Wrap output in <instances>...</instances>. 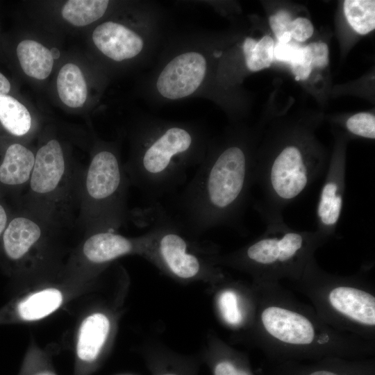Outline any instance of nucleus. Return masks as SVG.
<instances>
[{
	"label": "nucleus",
	"mask_w": 375,
	"mask_h": 375,
	"mask_svg": "<svg viewBox=\"0 0 375 375\" xmlns=\"http://www.w3.org/2000/svg\"><path fill=\"white\" fill-rule=\"evenodd\" d=\"M110 320L102 313H94L81 324L76 353L82 362L92 364L99 357L110 331Z\"/></svg>",
	"instance_id": "obj_16"
},
{
	"label": "nucleus",
	"mask_w": 375,
	"mask_h": 375,
	"mask_svg": "<svg viewBox=\"0 0 375 375\" xmlns=\"http://www.w3.org/2000/svg\"><path fill=\"white\" fill-rule=\"evenodd\" d=\"M344 16L350 26L357 33L366 35L375 28V1L345 0Z\"/></svg>",
	"instance_id": "obj_24"
},
{
	"label": "nucleus",
	"mask_w": 375,
	"mask_h": 375,
	"mask_svg": "<svg viewBox=\"0 0 375 375\" xmlns=\"http://www.w3.org/2000/svg\"><path fill=\"white\" fill-rule=\"evenodd\" d=\"M223 48L215 36L195 32L167 36L147 73V101L161 105L190 98L210 99Z\"/></svg>",
	"instance_id": "obj_4"
},
{
	"label": "nucleus",
	"mask_w": 375,
	"mask_h": 375,
	"mask_svg": "<svg viewBox=\"0 0 375 375\" xmlns=\"http://www.w3.org/2000/svg\"><path fill=\"white\" fill-rule=\"evenodd\" d=\"M167 38L165 14L157 3L148 1L140 3L132 24L108 20L92 35L97 49L117 63H149Z\"/></svg>",
	"instance_id": "obj_9"
},
{
	"label": "nucleus",
	"mask_w": 375,
	"mask_h": 375,
	"mask_svg": "<svg viewBox=\"0 0 375 375\" xmlns=\"http://www.w3.org/2000/svg\"><path fill=\"white\" fill-rule=\"evenodd\" d=\"M161 375H178V374H172V373H167V374H161Z\"/></svg>",
	"instance_id": "obj_35"
},
{
	"label": "nucleus",
	"mask_w": 375,
	"mask_h": 375,
	"mask_svg": "<svg viewBox=\"0 0 375 375\" xmlns=\"http://www.w3.org/2000/svg\"><path fill=\"white\" fill-rule=\"evenodd\" d=\"M56 229L58 228L33 212L14 209L0 238L1 253L8 262H20L49 231Z\"/></svg>",
	"instance_id": "obj_12"
},
{
	"label": "nucleus",
	"mask_w": 375,
	"mask_h": 375,
	"mask_svg": "<svg viewBox=\"0 0 375 375\" xmlns=\"http://www.w3.org/2000/svg\"><path fill=\"white\" fill-rule=\"evenodd\" d=\"M210 138L199 123L147 115L135 128L124 164L131 185L153 201L175 192L202 162Z\"/></svg>",
	"instance_id": "obj_3"
},
{
	"label": "nucleus",
	"mask_w": 375,
	"mask_h": 375,
	"mask_svg": "<svg viewBox=\"0 0 375 375\" xmlns=\"http://www.w3.org/2000/svg\"><path fill=\"white\" fill-rule=\"evenodd\" d=\"M142 217L154 229L145 257L170 275L183 280L223 278L213 261L207 262L190 250V244L178 224L164 208L153 204ZM144 216V215H143Z\"/></svg>",
	"instance_id": "obj_10"
},
{
	"label": "nucleus",
	"mask_w": 375,
	"mask_h": 375,
	"mask_svg": "<svg viewBox=\"0 0 375 375\" xmlns=\"http://www.w3.org/2000/svg\"><path fill=\"white\" fill-rule=\"evenodd\" d=\"M224 349L213 365L214 375H256L246 358L226 348Z\"/></svg>",
	"instance_id": "obj_25"
},
{
	"label": "nucleus",
	"mask_w": 375,
	"mask_h": 375,
	"mask_svg": "<svg viewBox=\"0 0 375 375\" xmlns=\"http://www.w3.org/2000/svg\"><path fill=\"white\" fill-rule=\"evenodd\" d=\"M318 316L331 327L375 342V292L365 275L331 274L313 258L292 283Z\"/></svg>",
	"instance_id": "obj_5"
},
{
	"label": "nucleus",
	"mask_w": 375,
	"mask_h": 375,
	"mask_svg": "<svg viewBox=\"0 0 375 375\" xmlns=\"http://www.w3.org/2000/svg\"><path fill=\"white\" fill-rule=\"evenodd\" d=\"M145 234L131 238L115 231H99L90 234L82 247L85 258L90 262L103 265L128 254L145 256L154 235L152 226Z\"/></svg>",
	"instance_id": "obj_15"
},
{
	"label": "nucleus",
	"mask_w": 375,
	"mask_h": 375,
	"mask_svg": "<svg viewBox=\"0 0 375 375\" xmlns=\"http://www.w3.org/2000/svg\"><path fill=\"white\" fill-rule=\"evenodd\" d=\"M130 185L118 152L114 147L102 146L84 169L76 225L89 235L125 226L131 217L127 202Z\"/></svg>",
	"instance_id": "obj_8"
},
{
	"label": "nucleus",
	"mask_w": 375,
	"mask_h": 375,
	"mask_svg": "<svg viewBox=\"0 0 375 375\" xmlns=\"http://www.w3.org/2000/svg\"><path fill=\"white\" fill-rule=\"evenodd\" d=\"M10 90V83L7 78L0 73V95L7 94Z\"/></svg>",
	"instance_id": "obj_32"
},
{
	"label": "nucleus",
	"mask_w": 375,
	"mask_h": 375,
	"mask_svg": "<svg viewBox=\"0 0 375 375\" xmlns=\"http://www.w3.org/2000/svg\"><path fill=\"white\" fill-rule=\"evenodd\" d=\"M275 42L269 35H264L259 40L246 36L240 46L244 68L256 72L269 67L274 60Z\"/></svg>",
	"instance_id": "obj_21"
},
{
	"label": "nucleus",
	"mask_w": 375,
	"mask_h": 375,
	"mask_svg": "<svg viewBox=\"0 0 375 375\" xmlns=\"http://www.w3.org/2000/svg\"><path fill=\"white\" fill-rule=\"evenodd\" d=\"M261 375H375V358L325 357L306 361L268 362Z\"/></svg>",
	"instance_id": "obj_13"
},
{
	"label": "nucleus",
	"mask_w": 375,
	"mask_h": 375,
	"mask_svg": "<svg viewBox=\"0 0 375 375\" xmlns=\"http://www.w3.org/2000/svg\"><path fill=\"white\" fill-rule=\"evenodd\" d=\"M245 135L210 138L206 155L178 194L169 215L185 235L198 236L219 226H237L253 186L256 155Z\"/></svg>",
	"instance_id": "obj_2"
},
{
	"label": "nucleus",
	"mask_w": 375,
	"mask_h": 375,
	"mask_svg": "<svg viewBox=\"0 0 375 375\" xmlns=\"http://www.w3.org/2000/svg\"><path fill=\"white\" fill-rule=\"evenodd\" d=\"M328 240L316 230L292 229L285 222L267 224L255 240L233 253L216 256L213 260L249 273L257 285L281 284L283 281L293 283Z\"/></svg>",
	"instance_id": "obj_6"
},
{
	"label": "nucleus",
	"mask_w": 375,
	"mask_h": 375,
	"mask_svg": "<svg viewBox=\"0 0 375 375\" xmlns=\"http://www.w3.org/2000/svg\"><path fill=\"white\" fill-rule=\"evenodd\" d=\"M217 302L220 315L228 326L241 328L248 322L251 325L255 310L246 309L244 299L235 289L228 288L222 290Z\"/></svg>",
	"instance_id": "obj_22"
},
{
	"label": "nucleus",
	"mask_w": 375,
	"mask_h": 375,
	"mask_svg": "<svg viewBox=\"0 0 375 375\" xmlns=\"http://www.w3.org/2000/svg\"><path fill=\"white\" fill-rule=\"evenodd\" d=\"M292 21L290 14L283 9L269 17V24L277 41L280 40L285 34L290 33Z\"/></svg>",
	"instance_id": "obj_27"
},
{
	"label": "nucleus",
	"mask_w": 375,
	"mask_h": 375,
	"mask_svg": "<svg viewBox=\"0 0 375 375\" xmlns=\"http://www.w3.org/2000/svg\"><path fill=\"white\" fill-rule=\"evenodd\" d=\"M299 47L291 41L287 43L277 42L274 45V59L290 63Z\"/></svg>",
	"instance_id": "obj_30"
},
{
	"label": "nucleus",
	"mask_w": 375,
	"mask_h": 375,
	"mask_svg": "<svg viewBox=\"0 0 375 375\" xmlns=\"http://www.w3.org/2000/svg\"><path fill=\"white\" fill-rule=\"evenodd\" d=\"M50 52L53 59H58L60 57V51L57 48H51Z\"/></svg>",
	"instance_id": "obj_34"
},
{
	"label": "nucleus",
	"mask_w": 375,
	"mask_h": 375,
	"mask_svg": "<svg viewBox=\"0 0 375 375\" xmlns=\"http://www.w3.org/2000/svg\"><path fill=\"white\" fill-rule=\"evenodd\" d=\"M57 89L60 100L70 108L82 107L87 99V85L80 68L67 63L57 77Z\"/></svg>",
	"instance_id": "obj_18"
},
{
	"label": "nucleus",
	"mask_w": 375,
	"mask_h": 375,
	"mask_svg": "<svg viewBox=\"0 0 375 375\" xmlns=\"http://www.w3.org/2000/svg\"><path fill=\"white\" fill-rule=\"evenodd\" d=\"M83 172L67 161L58 140H49L35 153L28 186L15 209L33 212L58 228L75 226Z\"/></svg>",
	"instance_id": "obj_7"
},
{
	"label": "nucleus",
	"mask_w": 375,
	"mask_h": 375,
	"mask_svg": "<svg viewBox=\"0 0 375 375\" xmlns=\"http://www.w3.org/2000/svg\"><path fill=\"white\" fill-rule=\"evenodd\" d=\"M316 208V231L330 239L340 219L345 193L346 164L340 147L328 164Z\"/></svg>",
	"instance_id": "obj_11"
},
{
	"label": "nucleus",
	"mask_w": 375,
	"mask_h": 375,
	"mask_svg": "<svg viewBox=\"0 0 375 375\" xmlns=\"http://www.w3.org/2000/svg\"><path fill=\"white\" fill-rule=\"evenodd\" d=\"M345 126L355 136L374 140L375 138V117L370 112H358L349 117Z\"/></svg>",
	"instance_id": "obj_26"
},
{
	"label": "nucleus",
	"mask_w": 375,
	"mask_h": 375,
	"mask_svg": "<svg viewBox=\"0 0 375 375\" xmlns=\"http://www.w3.org/2000/svg\"><path fill=\"white\" fill-rule=\"evenodd\" d=\"M35 154L28 147L13 142L0 158V195L16 208L29 184Z\"/></svg>",
	"instance_id": "obj_14"
},
{
	"label": "nucleus",
	"mask_w": 375,
	"mask_h": 375,
	"mask_svg": "<svg viewBox=\"0 0 375 375\" xmlns=\"http://www.w3.org/2000/svg\"><path fill=\"white\" fill-rule=\"evenodd\" d=\"M109 5L108 0H70L62 8V15L70 24L84 26L101 18Z\"/></svg>",
	"instance_id": "obj_23"
},
{
	"label": "nucleus",
	"mask_w": 375,
	"mask_h": 375,
	"mask_svg": "<svg viewBox=\"0 0 375 375\" xmlns=\"http://www.w3.org/2000/svg\"><path fill=\"white\" fill-rule=\"evenodd\" d=\"M314 28L311 22L303 17L292 19L290 33L297 42H303L308 40L313 34Z\"/></svg>",
	"instance_id": "obj_28"
},
{
	"label": "nucleus",
	"mask_w": 375,
	"mask_h": 375,
	"mask_svg": "<svg viewBox=\"0 0 375 375\" xmlns=\"http://www.w3.org/2000/svg\"><path fill=\"white\" fill-rule=\"evenodd\" d=\"M0 123L10 135H26L31 130L32 119L27 108L14 97L0 95Z\"/></svg>",
	"instance_id": "obj_20"
},
{
	"label": "nucleus",
	"mask_w": 375,
	"mask_h": 375,
	"mask_svg": "<svg viewBox=\"0 0 375 375\" xmlns=\"http://www.w3.org/2000/svg\"><path fill=\"white\" fill-rule=\"evenodd\" d=\"M28 375H56L54 372L49 369L35 370Z\"/></svg>",
	"instance_id": "obj_33"
},
{
	"label": "nucleus",
	"mask_w": 375,
	"mask_h": 375,
	"mask_svg": "<svg viewBox=\"0 0 375 375\" xmlns=\"http://www.w3.org/2000/svg\"><path fill=\"white\" fill-rule=\"evenodd\" d=\"M306 47L313 68H324L328 65V47L325 42H311Z\"/></svg>",
	"instance_id": "obj_29"
},
{
	"label": "nucleus",
	"mask_w": 375,
	"mask_h": 375,
	"mask_svg": "<svg viewBox=\"0 0 375 375\" xmlns=\"http://www.w3.org/2000/svg\"><path fill=\"white\" fill-rule=\"evenodd\" d=\"M62 296L56 289H46L19 301L16 306L18 317L26 321L43 318L55 311L61 304Z\"/></svg>",
	"instance_id": "obj_19"
},
{
	"label": "nucleus",
	"mask_w": 375,
	"mask_h": 375,
	"mask_svg": "<svg viewBox=\"0 0 375 375\" xmlns=\"http://www.w3.org/2000/svg\"><path fill=\"white\" fill-rule=\"evenodd\" d=\"M253 288V339L267 361L374 356L375 342L331 327L281 284Z\"/></svg>",
	"instance_id": "obj_1"
},
{
	"label": "nucleus",
	"mask_w": 375,
	"mask_h": 375,
	"mask_svg": "<svg viewBox=\"0 0 375 375\" xmlns=\"http://www.w3.org/2000/svg\"><path fill=\"white\" fill-rule=\"evenodd\" d=\"M17 55L26 75L42 80L51 74L53 58L50 50L42 44L31 40H23L17 47Z\"/></svg>",
	"instance_id": "obj_17"
},
{
	"label": "nucleus",
	"mask_w": 375,
	"mask_h": 375,
	"mask_svg": "<svg viewBox=\"0 0 375 375\" xmlns=\"http://www.w3.org/2000/svg\"><path fill=\"white\" fill-rule=\"evenodd\" d=\"M13 212L14 208L2 196L0 195V238Z\"/></svg>",
	"instance_id": "obj_31"
}]
</instances>
